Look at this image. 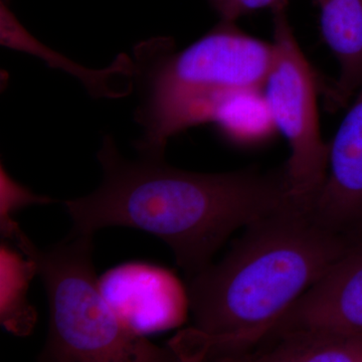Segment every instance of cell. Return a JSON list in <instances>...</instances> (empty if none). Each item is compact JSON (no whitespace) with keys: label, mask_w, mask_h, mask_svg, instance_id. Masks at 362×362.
I'll use <instances>...</instances> for the list:
<instances>
[{"label":"cell","mask_w":362,"mask_h":362,"mask_svg":"<svg viewBox=\"0 0 362 362\" xmlns=\"http://www.w3.org/2000/svg\"><path fill=\"white\" fill-rule=\"evenodd\" d=\"M98 160L101 187L65 202L73 232L93 235L123 226L156 235L171 247L188 279L211 264L230 235L292 201L286 169L197 173L173 168L164 156L124 158L110 135Z\"/></svg>","instance_id":"cell-1"},{"label":"cell","mask_w":362,"mask_h":362,"mask_svg":"<svg viewBox=\"0 0 362 362\" xmlns=\"http://www.w3.org/2000/svg\"><path fill=\"white\" fill-rule=\"evenodd\" d=\"M358 245L295 199L246 226L218 264L188 279L194 327L171 343L183 361H243L331 267Z\"/></svg>","instance_id":"cell-2"},{"label":"cell","mask_w":362,"mask_h":362,"mask_svg":"<svg viewBox=\"0 0 362 362\" xmlns=\"http://www.w3.org/2000/svg\"><path fill=\"white\" fill-rule=\"evenodd\" d=\"M274 57L273 42L252 37L235 21L225 20L181 52L168 37L138 45L133 64L141 104L136 120L144 129L138 149L164 156L171 136L211 123L223 98L263 90Z\"/></svg>","instance_id":"cell-3"},{"label":"cell","mask_w":362,"mask_h":362,"mask_svg":"<svg viewBox=\"0 0 362 362\" xmlns=\"http://www.w3.org/2000/svg\"><path fill=\"white\" fill-rule=\"evenodd\" d=\"M13 235L44 281L49 298V332L40 361H175L121 325L100 289L93 264V235L71 232L52 247L40 250L21 232Z\"/></svg>","instance_id":"cell-4"},{"label":"cell","mask_w":362,"mask_h":362,"mask_svg":"<svg viewBox=\"0 0 362 362\" xmlns=\"http://www.w3.org/2000/svg\"><path fill=\"white\" fill-rule=\"evenodd\" d=\"M272 11L275 57L263 93L276 129L291 149L285 165L290 194L309 206L325 182L330 143L321 137L316 105L318 81L293 33L287 4Z\"/></svg>","instance_id":"cell-5"},{"label":"cell","mask_w":362,"mask_h":362,"mask_svg":"<svg viewBox=\"0 0 362 362\" xmlns=\"http://www.w3.org/2000/svg\"><path fill=\"white\" fill-rule=\"evenodd\" d=\"M99 285L121 325L138 337L177 327L187 319V292L166 269L123 264L107 271Z\"/></svg>","instance_id":"cell-6"},{"label":"cell","mask_w":362,"mask_h":362,"mask_svg":"<svg viewBox=\"0 0 362 362\" xmlns=\"http://www.w3.org/2000/svg\"><path fill=\"white\" fill-rule=\"evenodd\" d=\"M294 330L362 332V244L350 250L311 286L264 340Z\"/></svg>","instance_id":"cell-7"},{"label":"cell","mask_w":362,"mask_h":362,"mask_svg":"<svg viewBox=\"0 0 362 362\" xmlns=\"http://www.w3.org/2000/svg\"><path fill=\"white\" fill-rule=\"evenodd\" d=\"M325 44L339 64L337 82L326 89L329 106L345 108L362 84V0H316Z\"/></svg>","instance_id":"cell-8"},{"label":"cell","mask_w":362,"mask_h":362,"mask_svg":"<svg viewBox=\"0 0 362 362\" xmlns=\"http://www.w3.org/2000/svg\"><path fill=\"white\" fill-rule=\"evenodd\" d=\"M1 44L11 49L39 56L56 68L64 69L84 83L94 97L119 98L127 96L134 83V64L126 54H120L113 65L102 71L82 68L47 49L33 37L18 23L9 8L7 0L0 4Z\"/></svg>","instance_id":"cell-9"},{"label":"cell","mask_w":362,"mask_h":362,"mask_svg":"<svg viewBox=\"0 0 362 362\" xmlns=\"http://www.w3.org/2000/svg\"><path fill=\"white\" fill-rule=\"evenodd\" d=\"M243 361L362 362V332L287 331L266 338Z\"/></svg>","instance_id":"cell-10"},{"label":"cell","mask_w":362,"mask_h":362,"mask_svg":"<svg viewBox=\"0 0 362 362\" xmlns=\"http://www.w3.org/2000/svg\"><path fill=\"white\" fill-rule=\"evenodd\" d=\"M211 123L228 139L254 143L270 137L276 131L263 90H247L223 98L216 106Z\"/></svg>","instance_id":"cell-11"},{"label":"cell","mask_w":362,"mask_h":362,"mask_svg":"<svg viewBox=\"0 0 362 362\" xmlns=\"http://www.w3.org/2000/svg\"><path fill=\"white\" fill-rule=\"evenodd\" d=\"M221 20L235 21L242 16L265 8H275L288 0H209Z\"/></svg>","instance_id":"cell-12"}]
</instances>
